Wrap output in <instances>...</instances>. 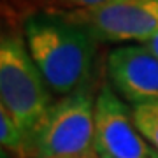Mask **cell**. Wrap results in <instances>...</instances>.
Here are the masks:
<instances>
[{"mask_svg": "<svg viewBox=\"0 0 158 158\" xmlns=\"http://www.w3.org/2000/svg\"><path fill=\"white\" fill-rule=\"evenodd\" d=\"M107 76L125 100L158 104V58L144 46H121L109 53Z\"/></svg>", "mask_w": 158, "mask_h": 158, "instance_id": "obj_6", "label": "cell"}, {"mask_svg": "<svg viewBox=\"0 0 158 158\" xmlns=\"http://www.w3.org/2000/svg\"><path fill=\"white\" fill-rule=\"evenodd\" d=\"M23 37L51 93L67 97L86 88L97 40L60 11L32 12L23 19Z\"/></svg>", "mask_w": 158, "mask_h": 158, "instance_id": "obj_1", "label": "cell"}, {"mask_svg": "<svg viewBox=\"0 0 158 158\" xmlns=\"http://www.w3.org/2000/svg\"><path fill=\"white\" fill-rule=\"evenodd\" d=\"M0 148L18 158H23L25 153V135L18 128L16 121L12 119L6 106L0 102Z\"/></svg>", "mask_w": 158, "mask_h": 158, "instance_id": "obj_8", "label": "cell"}, {"mask_svg": "<svg viewBox=\"0 0 158 158\" xmlns=\"http://www.w3.org/2000/svg\"><path fill=\"white\" fill-rule=\"evenodd\" d=\"M97 158H98V156H97Z\"/></svg>", "mask_w": 158, "mask_h": 158, "instance_id": "obj_12", "label": "cell"}, {"mask_svg": "<svg viewBox=\"0 0 158 158\" xmlns=\"http://www.w3.org/2000/svg\"><path fill=\"white\" fill-rule=\"evenodd\" d=\"M97 42H146L158 34V0H118L93 9L60 11Z\"/></svg>", "mask_w": 158, "mask_h": 158, "instance_id": "obj_4", "label": "cell"}, {"mask_svg": "<svg viewBox=\"0 0 158 158\" xmlns=\"http://www.w3.org/2000/svg\"><path fill=\"white\" fill-rule=\"evenodd\" d=\"M23 158H97L95 98L88 88L51 104L25 139Z\"/></svg>", "mask_w": 158, "mask_h": 158, "instance_id": "obj_2", "label": "cell"}, {"mask_svg": "<svg viewBox=\"0 0 158 158\" xmlns=\"http://www.w3.org/2000/svg\"><path fill=\"white\" fill-rule=\"evenodd\" d=\"M95 153L98 158H158L137 130L132 109L109 85L95 97Z\"/></svg>", "mask_w": 158, "mask_h": 158, "instance_id": "obj_5", "label": "cell"}, {"mask_svg": "<svg viewBox=\"0 0 158 158\" xmlns=\"http://www.w3.org/2000/svg\"><path fill=\"white\" fill-rule=\"evenodd\" d=\"M53 6H62L67 7V11H77V9H93V7H100L106 4H113L118 0H46Z\"/></svg>", "mask_w": 158, "mask_h": 158, "instance_id": "obj_9", "label": "cell"}, {"mask_svg": "<svg viewBox=\"0 0 158 158\" xmlns=\"http://www.w3.org/2000/svg\"><path fill=\"white\" fill-rule=\"evenodd\" d=\"M141 46H144L151 55H155V56L158 58V34L156 35H153L151 39H148L146 42H142Z\"/></svg>", "mask_w": 158, "mask_h": 158, "instance_id": "obj_10", "label": "cell"}, {"mask_svg": "<svg viewBox=\"0 0 158 158\" xmlns=\"http://www.w3.org/2000/svg\"><path fill=\"white\" fill-rule=\"evenodd\" d=\"M0 102L25 139L53 104V97L34 63L23 34L0 28Z\"/></svg>", "mask_w": 158, "mask_h": 158, "instance_id": "obj_3", "label": "cell"}, {"mask_svg": "<svg viewBox=\"0 0 158 158\" xmlns=\"http://www.w3.org/2000/svg\"><path fill=\"white\" fill-rule=\"evenodd\" d=\"M0 158H12V155L7 149H4V148H0Z\"/></svg>", "mask_w": 158, "mask_h": 158, "instance_id": "obj_11", "label": "cell"}, {"mask_svg": "<svg viewBox=\"0 0 158 158\" xmlns=\"http://www.w3.org/2000/svg\"><path fill=\"white\" fill-rule=\"evenodd\" d=\"M134 123L141 135L158 153V104H139L132 107Z\"/></svg>", "mask_w": 158, "mask_h": 158, "instance_id": "obj_7", "label": "cell"}]
</instances>
